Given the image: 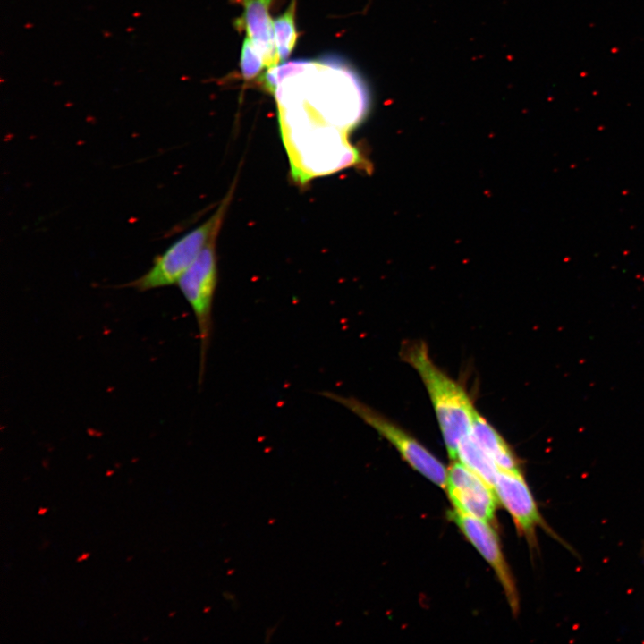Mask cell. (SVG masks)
Returning <instances> with one entry per match:
<instances>
[{"label": "cell", "instance_id": "obj_1", "mask_svg": "<svg viewBox=\"0 0 644 644\" xmlns=\"http://www.w3.org/2000/svg\"><path fill=\"white\" fill-rule=\"evenodd\" d=\"M401 358L420 377L432 402L448 455L456 460L461 440L470 434L476 409L465 389L431 360L423 342H408Z\"/></svg>", "mask_w": 644, "mask_h": 644}, {"label": "cell", "instance_id": "obj_2", "mask_svg": "<svg viewBox=\"0 0 644 644\" xmlns=\"http://www.w3.org/2000/svg\"><path fill=\"white\" fill-rule=\"evenodd\" d=\"M232 192L233 189L206 222L175 241L155 258L145 274L126 286L145 292L178 283L209 240L217 235L232 199Z\"/></svg>", "mask_w": 644, "mask_h": 644}, {"label": "cell", "instance_id": "obj_3", "mask_svg": "<svg viewBox=\"0 0 644 644\" xmlns=\"http://www.w3.org/2000/svg\"><path fill=\"white\" fill-rule=\"evenodd\" d=\"M323 395L350 410L370 426L394 446L412 469L440 487H445L447 469L407 431L357 398L332 392H324Z\"/></svg>", "mask_w": 644, "mask_h": 644}, {"label": "cell", "instance_id": "obj_4", "mask_svg": "<svg viewBox=\"0 0 644 644\" xmlns=\"http://www.w3.org/2000/svg\"><path fill=\"white\" fill-rule=\"evenodd\" d=\"M216 236L209 240L177 283L180 291L191 307L199 332V382L204 373L206 354L212 331V305L217 281L215 250Z\"/></svg>", "mask_w": 644, "mask_h": 644}, {"label": "cell", "instance_id": "obj_5", "mask_svg": "<svg viewBox=\"0 0 644 644\" xmlns=\"http://www.w3.org/2000/svg\"><path fill=\"white\" fill-rule=\"evenodd\" d=\"M494 490L497 499L512 516L517 531L527 539L531 547H537L538 527L543 528L553 538L564 543L545 522L521 470L500 469Z\"/></svg>", "mask_w": 644, "mask_h": 644}, {"label": "cell", "instance_id": "obj_6", "mask_svg": "<svg viewBox=\"0 0 644 644\" xmlns=\"http://www.w3.org/2000/svg\"><path fill=\"white\" fill-rule=\"evenodd\" d=\"M448 516L493 568L505 592L510 607L513 613L516 614L519 611L518 592L496 531L488 521L461 513L455 509L450 511Z\"/></svg>", "mask_w": 644, "mask_h": 644}, {"label": "cell", "instance_id": "obj_7", "mask_svg": "<svg viewBox=\"0 0 644 644\" xmlns=\"http://www.w3.org/2000/svg\"><path fill=\"white\" fill-rule=\"evenodd\" d=\"M445 488L455 510L493 521L497 499L494 488L457 460L447 469Z\"/></svg>", "mask_w": 644, "mask_h": 644}, {"label": "cell", "instance_id": "obj_8", "mask_svg": "<svg viewBox=\"0 0 644 644\" xmlns=\"http://www.w3.org/2000/svg\"><path fill=\"white\" fill-rule=\"evenodd\" d=\"M244 10L242 16L236 20V28L243 29L258 52L265 66L276 67L280 63L278 55L274 21L269 14L273 0H236Z\"/></svg>", "mask_w": 644, "mask_h": 644}, {"label": "cell", "instance_id": "obj_9", "mask_svg": "<svg viewBox=\"0 0 644 644\" xmlns=\"http://www.w3.org/2000/svg\"><path fill=\"white\" fill-rule=\"evenodd\" d=\"M470 436L502 470L518 471L520 464L501 435L477 411L474 413Z\"/></svg>", "mask_w": 644, "mask_h": 644}, {"label": "cell", "instance_id": "obj_10", "mask_svg": "<svg viewBox=\"0 0 644 644\" xmlns=\"http://www.w3.org/2000/svg\"><path fill=\"white\" fill-rule=\"evenodd\" d=\"M456 460L475 472L494 488L500 468L475 443L470 434L459 443Z\"/></svg>", "mask_w": 644, "mask_h": 644}, {"label": "cell", "instance_id": "obj_11", "mask_svg": "<svg viewBox=\"0 0 644 644\" xmlns=\"http://www.w3.org/2000/svg\"><path fill=\"white\" fill-rule=\"evenodd\" d=\"M296 0H292L287 10L274 21L275 44L280 61H284L292 52L298 33L295 27Z\"/></svg>", "mask_w": 644, "mask_h": 644}, {"label": "cell", "instance_id": "obj_12", "mask_svg": "<svg viewBox=\"0 0 644 644\" xmlns=\"http://www.w3.org/2000/svg\"><path fill=\"white\" fill-rule=\"evenodd\" d=\"M240 66L245 80H251L256 77L265 66L260 54L249 37H246L242 43Z\"/></svg>", "mask_w": 644, "mask_h": 644}, {"label": "cell", "instance_id": "obj_13", "mask_svg": "<svg viewBox=\"0 0 644 644\" xmlns=\"http://www.w3.org/2000/svg\"><path fill=\"white\" fill-rule=\"evenodd\" d=\"M89 556H90L89 552H84L80 556L77 557L76 561L78 563H80V562L87 560Z\"/></svg>", "mask_w": 644, "mask_h": 644}, {"label": "cell", "instance_id": "obj_14", "mask_svg": "<svg viewBox=\"0 0 644 644\" xmlns=\"http://www.w3.org/2000/svg\"><path fill=\"white\" fill-rule=\"evenodd\" d=\"M47 512H48L47 507H40L38 511V514L44 515Z\"/></svg>", "mask_w": 644, "mask_h": 644}, {"label": "cell", "instance_id": "obj_15", "mask_svg": "<svg viewBox=\"0 0 644 644\" xmlns=\"http://www.w3.org/2000/svg\"><path fill=\"white\" fill-rule=\"evenodd\" d=\"M113 473H114L113 470H108V472H106V476H111Z\"/></svg>", "mask_w": 644, "mask_h": 644}, {"label": "cell", "instance_id": "obj_16", "mask_svg": "<svg viewBox=\"0 0 644 644\" xmlns=\"http://www.w3.org/2000/svg\"><path fill=\"white\" fill-rule=\"evenodd\" d=\"M131 559H132V556H128L126 561L128 562V561H131Z\"/></svg>", "mask_w": 644, "mask_h": 644}, {"label": "cell", "instance_id": "obj_17", "mask_svg": "<svg viewBox=\"0 0 644 644\" xmlns=\"http://www.w3.org/2000/svg\"><path fill=\"white\" fill-rule=\"evenodd\" d=\"M174 614V612L170 613V614H169V617H173Z\"/></svg>", "mask_w": 644, "mask_h": 644}]
</instances>
